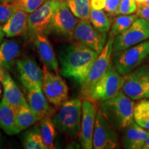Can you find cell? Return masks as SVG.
<instances>
[{
	"label": "cell",
	"mask_w": 149,
	"mask_h": 149,
	"mask_svg": "<svg viewBox=\"0 0 149 149\" xmlns=\"http://www.w3.org/2000/svg\"><path fill=\"white\" fill-rule=\"evenodd\" d=\"M98 55L92 48L78 42L63 46L58 55L61 75L81 84Z\"/></svg>",
	"instance_id": "obj_1"
},
{
	"label": "cell",
	"mask_w": 149,
	"mask_h": 149,
	"mask_svg": "<svg viewBox=\"0 0 149 149\" xmlns=\"http://www.w3.org/2000/svg\"><path fill=\"white\" fill-rule=\"evenodd\" d=\"M135 104L121 90L114 97L102 102L100 111L106 120L117 130H123L134 121Z\"/></svg>",
	"instance_id": "obj_2"
},
{
	"label": "cell",
	"mask_w": 149,
	"mask_h": 149,
	"mask_svg": "<svg viewBox=\"0 0 149 149\" xmlns=\"http://www.w3.org/2000/svg\"><path fill=\"white\" fill-rule=\"evenodd\" d=\"M82 102L79 98L67 100L59 107L53 115V121L56 129L74 137L81 129Z\"/></svg>",
	"instance_id": "obj_3"
},
{
	"label": "cell",
	"mask_w": 149,
	"mask_h": 149,
	"mask_svg": "<svg viewBox=\"0 0 149 149\" xmlns=\"http://www.w3.org/2000/svg\"><path fill=\"white\" fill-rule=\"evenodd\" d=\"M124 81V76L121 75L112 65L93 86L86 99L93 102H102L114 97L122 90Z\"/></svg>",
	"instance_id": "obj_4"
},
{
	"label": "cell",
	"mask_w": 149,
	"mask_h": 149,
	"mask_svg": "<svg viewBox=\"0 0 149 149\" xmlns=\"http://www.w3.org/2000/svg\"><path fill=\"white\" fill-rule=\"evenodd\" d=\"M149 55V42L144 41L118 53H113V66L121 75L133 71Z\"/></svg>",
	"instance_id": "obj_5"
},
{
	"label": "cell",
	"mask_w": 149,
	"mask_h": 149,
	"mask_svg": "<svg viewBox=\"0 0 149 149\" xmlns=\"http://www.w3.org/2000/svg\"><path fill=\"white\" fill-rule=\"evenodd\" d=\"M78 21V18L68 8L66 1H61L45 33H51L61 38L72 40Z\"/></svg>",
	"instance_id": "obj_6"
},
{
	"label": "cell",
	"mask_w": 149,
	"mask_h": 149,
	"mask_svg": "<svg viewBox=\"0 0 149 149\" xmlns=\"http://www.w3.org/2000/svg\"><path fill=\"white\" fill-rule=\"evenodd\" d=\"M113 37H109V40L106 43L101 53L99 54L98 57L91 67L86 77L81 84V92L85 97L93 86L112 66L111 59L113 55Z\"/></svg>",
	"instance_id": "obj_7"
},
{
	"label": "cell",
	"mask_w": 149,
	"mask_h": 149,
	"mask_svg": "<svg viewBox=\"0 0 149 149\" xmlns=\"http://www.w3.org/2000/svg\"><path fill=\"white\" fill-rule=\"evenodd\" d=\"M149 38V22L144 18H137L130 26L114 38L113 53H118Z\"/></svg>",
	"instance_id": "obj_8"
},
{
	"label": "cell",
	"mask_w": 149,
	"mask_h": 149,
	"mask_svg": "<svg viewBox=\"0 0 149 149\" xmlns=\"http://www.w3.org/2000/svg\"><path fill=\"white\" fill-rule=\"evenodd\" d=\"M42 91L50 104L59 107L68 100V88L66 81L58 73L43 66Z\"/></svg>",
	"instance_id": "obj_9"
},
{
	"label": "cell",
	"mask_w": 149,
	"mask_h": 149,
	"mask_svg": "<svg viewBox=\"0 0 149 149\" xmlns=\"http://www.w3.org/2000/svg\"><path fill=\"white\" fill-rule=\"evenodd\" d=\"M122 90L133 100L148 98L149 95V66L137 67L133 71L124 76Z\"/></svg>",
	"instance_id": "obj_10"
},
{
	"label": "cell",
	"mask_w": 149,
	"mask_h": 149,
	"mask_svg": "<svg viewBox=\"0 0 149 149\" xmlns=\"http://www.w3.org/2000/svg\"><path fill=\"white\" fill-rule=\"evenodd\" d=\"M107 33L97 31L89 19H79L74 29L73 39L100 54L107 43Z\"/></svg>",
	"instance_id": "obj_11"
},
{
	"label": "cell",
	"mask_w": 149,
	"mask_h": 149,
	"mask_svg": "<svg viewBox=\"0 0 149 149\" xmlns=\"http://www.w3.org/2000/svg\"><path fill=\"white\" fill-rule=\"evenodd\" d=\"M60 1L46 0L34 12L29 15V31L28 33L33 37L38 33H45Z\"/></svg>",
	"instance_id": "obj_12"
},
{
	"label": "cell",
	"mask_w": 149,
	"mask_h": 149,
	"mask_svg": "<svg viewBox=\"0 0 149 149\" xmlns=\"http://www.w3.org/2000/svg\"><path fill=\"white\" fill-rule=\"evenodd\" d=\"M93 144L95 149H114L119 146L115 129L108 122L100 110L96 115Z\"/></svg>",
	"instance_id": "obj_13"
},
{
	"label": "cell",
	"mask_w": 149,
	"mask_h": 149,
	"mask_svg": "<svg viewBox=\"0 0 149 149\" xmlns=\"http://www.w3.org/2000/svg\"><path fill=\"white\" fill-rule=\"evenodd\" d=\"M17 68L22 84L28 89H42L43 70L31 57H24L17 61Z\"/></svg>",
	"instance_id": "obj_14"
},
{
	"label": "cell",
	"mask_w": 149,
	"mask_h": 149,
	"mask_svg": "<svg viewBox=\"0 0 149 149\" xmlns=\"http://www.w3.org/2000/svg\"><path fill=\"white\" fill-rule=\"evenodd\" d=\"M81 129L79 132V141L81 146L84 149L93 148V139L95 123L97 115V108L94 102L85 99L82 102Z\"/></svg>",
	"instance_id": "obj_15"
},
{
	"label": "cell",
	"mask_w": 149,
	"mask_h": 149,
	"mask_svg": "<svg viewBox=\"0 0 149 149\" xmlns=\"http://www.w3.org/2000/svg\"><path fill=\"white\" fill-rule=\"evenodd\" d=\"M33 39L37 53L44 66L51 71L58 73V61L48 37L44 33H38Z\"/></svg>",
	"instance_id": "obj_16"
},
{
	"label": "cell",
	"mask_w": 149,
	"mask_h": 149,
	"mask_svg": "<svg viewBox=\"0 0 149 149\" xmlns=\"http://www.w3.org/2000/svg\"><path fill=\"white\" fill-rule=\"evenodd\" d=\"M2 28L7 37L26 35L29 31V13L17 6L16 10Z\"/></svg>",
	"instance_id": "obj_17"
},
{
	"label": "cell",
	"mask_w": 149,
	"mask_h": 149,
	"mask_svg": "<svg viewBox=\"0 0 149 149\" xmlns=\"http://www.w3.org/2000/svg\"><path fill=\"white\" fill-rule=\"evenodd\" d=\"M27 100L30 108L40 120L44 117H53L55 114V109L50 105L42 89H28Z\"/></svg>",
	"instance_id": "obj_18"
},
{
	"label": "cell",
	"mask_w": 149,
	"mask_h": 149,
	"mask_svg": "<svg viewBox=\"0 0 149 149\" xmlns=\"http://www.w3.org/2000/svg\"><path fill=\"white\" fill-rule=\"evenodd\" d=\"M1 83L3 87V97L12 107L17 109L28 104L24 94L7 69H5L3 72Z\"/></svg>",
	"instance_id": "obj_19"
},
{
	"label": "cell",
	"mask_w": 149,
	"mask_h": 149,
	"mask_svg": "<svg viewBox=\"0 0 149 149\" xmlns=\"http://www.w3.org/2000/svg\"><path fill=\"white\" fill-rule=\"evenodd\" d=\"M123 146L127 149L143 148L148 132L141 128L135 121L131 122L124 130Z\"/></svg>",
	"instance_id": "obj_20"
},
{
	"label": "cell",
	"mask_w": 149,
	"mask_h": 149,
	"mask_svg": "<svg viewBox=\"0 0 149 149\" xmlns=\"http://www.w3.org/2000/svg\"><path fill=\"white\" fill-rule=\"evenodd\" d=\"M17 109L3 97L0 102V127L9 135L18 134L19 129L16 122Z\"/></svg>",
	"instance_id": "obj_21"
},
{
	"label": "cell",
	"mask_w": 149,
	"mask_h": 149,
	"mask_svg": "<svg viewBox=\"0 0 149 149\" xmlns=\"http://www.w3.org/2000/svg\"><path fill=\"white\" fill-rule=\"evenodd\" d=\"M21 53L19 44L15 40H5L0 44V61L6 69L11 70Z\"/></svg>",
	"instance_id": "obj_22"
},
{
	"label": "cell",
	"mask_w": 149,
	"mask_h": 149,
	"mask_svg": "<svg viewBox=\"0 0 149 149\" xmlns=\"http://www.w3.org/2000/svg\"><path fill=\"white\" fill-rule=\"evenodd\" d=\"M38 120H40V119L31 110L29 104L17 109L16 122L20 130L27 129Z\"/></svg>",
	"instance_id": "obj_23"
},
{
	"label": "cell",
	"mask_w": 149,
	"mask_h": 149,
	"mask_svg": "<svg viewBox=\"0 0 149 149\" xmlns=\"http://www.w3.org/2000/svg\"><path fill=\"white\" fill-rule=\"evenodd\" d=\"M23 145L26 149H46L40 126H36L24 134Z\"/></svg>",
	"instance_id": "obj_24"
},
{
	"label": "cell",
	"mask_w": 149,
	"mask_h": 149,
	"mask_svg": "<svg viewBox=\"0 0 149 149\" xmlns=\"http://www.w3.org/2000/svg\"><path fill=\"white\" fill-rule=\"evenodd\" d=\"M133 118L139 126L149 130V100L144 98L134 106Z\"/></svg>",
	"instance_id": "obj_25"
},
{
	"label": "cell",
	"mask_w": 149,
	"mask_h": 149,
	"mask_svg": "<svg viewBox=\"0 0 149 149\" xmlns=\"http://www.w3.org/2000/svg\"><path fill=\"white\" fill-rule=\"evenodd\" d=\"M138 18L137 15H120L117 17L111 24L109 32V37L115 38L117 35L122 34L126 31L134 22Z\"/></svg>",
	"instance_id": "obj_26"
},
{
	"label": "cell",
	"mask_w": 149,
	"mask_h": 149,
	"mask_svg": "<svg viewBox=\"0 0 149 149\" xmlns=\"http://www.w3.org/2000/svg\"><path fill=\"white\" fill-rule=\"evenodd\" d=\"M40 131L46 148H54L55 137V126L51 117H44L40 120Z\"/></svg>",
	"instance_id": "obj_27"
},
{
	"label": "cell",
	"mask_w": 149,
	"mask_h": 149,
	"mask_svg": "<svg viewBox=\"0 0 149 149\" xmlns=\"http://www.w3.org/2000/svg\"><path fill=\"white\" fill-rule=\"evenodd\" d=\"M89 20L93 26L100 32L107 33L111 29V19L107 13L102 10L91 8Z\"/></svg>",
	"instance_id": "obj_28"
},
{
	"label": "cell",
	"mask_w": 149,
	"mask_h": 149,
	"mask_svg": "<svg viewBox=\"0 0 149 149\" xmlns=\"http://www.w3.org/2000/svg\"><path fill=\"white\" fill-rule=\"evenodd\" d=\"M68 8L79 19H89L91 10V0H66Z\"/></svg>",
	"instance_id": "obj_29"
},
{
	"label": "cell",
	"mask_w": 149,
	"mask_h": 149,
	"mask_svg": "<svg viewBox=\"0 0 149 149\" xmlns=\"http://www.w3.org/2000/svg\"><path fill=\"white\" fill-rule=\"evenodd\" d=\"M46 1V0H13V3L18 8L30 14L37 10Z\"/></svg>",
	"instance_id": "obj_30"
},
{
	"label": "cell",
	"mask_w": 149,
	"mask_h": 149,
	"mask_svg": "<svg viewBox=\"0 0 149 149\" xmlns=\"http://www.w3.org/2000/svg\"><path fill=\"white\" fill-rule=\"evenodd\" d=\"M137 10V4L135 0H122L115 15H132Z\"/></svg>",
	"instance_id": "obj_31"
},
{
	"label": "cell",
	"mask_w": 149,
	"mask_h": 149,
	"mask_svg": "<svg viewBox=\"0 0 149 149\" xmlns=\"http://www.w3.org/2000/svg\"><path fill=\"white\" fill-rule=\"evenodd\" d=\"M17 6L13 2H0V24H4L10 17Z\"/></svg>",
	"instance_id": "obj_32"
},
{
	"label": "cell",
	"mask_w": 149,
	"mask_h": 149,
	"mask_svg": "<svg viewBox=\"0 0 149 149\" xmlns=\"http://www.w3.org/2000/svg\"><path fill=\"white\" fill-rule=\"evenodd\" d=\"M122 0H106L104 10L109 15H115Z\"/></svg>",
	"instance_id": "obj_33"
},
{
	"label": "cell",
	"mask_w": 149,
	"mask_h": 149,
	"mask_svg": "<svg viewBox=\"0 0 149 149\" xmlns=\"http://www.w3.org/2000/svg\"><path fill=\"white\" fill-rule=\"evenodd\" d=\"M136 15L138 16V17L144 18L149 22V4L144 3L137 4Z\"/></svg>",
	"instance_id": "obj_34"
},
{
	"label": "cell",
	"mask_w": 149,
	"mask_h": 149,
	"mask_svg": "<svg viewBox=\"0 0 149 149\" xmlns=\"http://www.w3.org/2000/svg\"><path fill=\"white\" fill-rule=\"evenodd\" d=\"M106 0H91V8L96 10H103L105 7Z\"/></svg>",
	"instance_id": "obj_35"
},
{
	"label": "cell",
	"mask_w": 149,
	"mask_h": 149,
	"mask_svg": "<svg viewBox=\"0 0 149 149\" xmlns=\"http://www.w3.org/2000/svg\"><path fill=\"white\" fill-rule=\"evenodd\" d=\"M5 69L6 68L3 66V65L1 64V61H0V81H1V80H2L3 72H4Z\"/></svg>",
	"instance_id": "obj_36"
},
{
	"label": "cell",
	"mask_w": 149,
	"mask_h": 149,
	"mask_svg": "<svg viewBox=\"0 0 149 149\" xmlns=\"http://www.w3.org/2000/svg\"><path fill=\"white\" fill-rule=\"evenodd\" d=\"M4 36H5V34H4V32H3V28H2V26H0V44H1V42H2L3 37Z\"/></svg>",
	"instance_id": "obj_37"
},
{
	"label": "cell",
	"mask_w": 149,
	"mask_h": 149,
	"mask_svg": "<svg viewBox=\"0 0 149 149\" xmlns=\"http://www.w3.org/2000/svg\"><path fill=\"white\" fill-rule=\"evenodd\" d=\"M143 149H149V133L148 135L147 136L146 141H145L144 145L143 146Z\"/></svg>",
	"instance_id": "obj_38"
},
{
	"label": "cell",
	"mask_w": 149,
	"mask_h": 149,
	"mask_svg": "<svg viewBox=\"0 0 149 149\" xmlns=\"http://www.w3.org/2000/svg\"><path fill=\"white\" fill-rule=\"evenodd\" d=\"M137 4H141V3H144V0H135Z\"/></svg>",
	"instance_id": "obj_39"
},
{
	"label": "cell",
	"mask_w": 149,
	"mask_h": 149,
	"mask_svg": "<svg viewBox=\"0 0 149 149\" xmlns=\"http://www.w3.org/2000/svg\"><path fill=\"white\" fill-rule=\"evenodd\" d=\"M13 0H0V2H13Z\"/></svg>",
	"instance_id": "obj_40"
},
{
	"label": "cell",
	"mask_w": 149,
	"mask_h": 149,
	"mask_svg": "<svg viewBox=\"0 0 149 149\" xmlns=\"http://www.w3.org/2000/svg\"><path fill=\"white\" fill-rule=\"evenodd\" d=\"M1 143H2V137H1V133H0V148H1Z\"/></svg>",
	"instance_id": "obj_41"
},
{
	"label": "cell",
	"mask_w": 149,
	"mask_h": 149,
	"mask_svg": "<svg viewBox=\"0 0 149 149\" xmlns=\"http://www.w3.org/2000/svg\"><path fill=\"white\" fill-rule=\"evenodd\" d=\"M1 82V81H0ZM1 84L0 83V97H1Z\"/></svg>",
	"instance_id": "obj_42"
},
{
	"label": "cell",
	"mask_w": 149,
	"mask_h": 149,
	"mask_svg": "<svg viewBox=\"0 0 149 149\" xmlns=\"http://www.w3.org/2000/svg\"><path fill=\"white\" fill-rule=\"evenodd\" d=\"M144 3H148V4H149V0H144Z\"/></svg>",
	"instance_id": "obj_43"
},
{
	"label": "cell",
	"mask_w": 149,
	"mask_h": 149,
	"mask_svg": "<svg viewBox=\"0 0 149 149\" xmlns=\"http://www.w3.org/2000/svg\"><path fill=\"white\" fill-rule=\"evenodd\" d=\"M55 1H65V0H55Z\"/></svg>",
	"instance_id": "obj_44"
},
{
	"label": "cell",
	"mask_w": 149,
	"mask_h": 149,
	"mask_svg": "<svg viewBox=\"0 0 149 149\" xmlns=\"http://www.w3.org/2000/svg\"><path fill=\"white\" fill-rule=\"evenodd\" d=\"M148 99H149V95H148Z\"/></svg>",
	"instance_id": "obj_45"
}]
</instances>
